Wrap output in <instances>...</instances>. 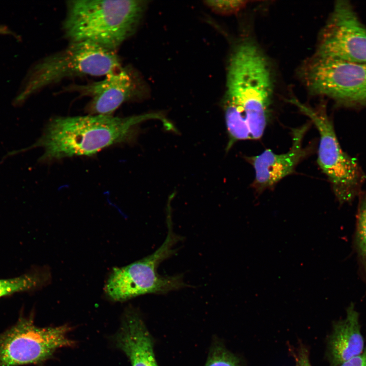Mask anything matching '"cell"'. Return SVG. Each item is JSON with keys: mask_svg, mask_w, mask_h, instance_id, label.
<instances>
[{"mask_svg": "<svg viewBox=\"0 0 366 366\" xmlns=\"http://www.w3.org/2000/svg\"><path fill=\"white\" fill-rule=\"evenodd\" d=\"M157 119L168 120L158 113L120 117L91 115L56 116L46 125L33 145L43 148L40 160L49 162L75 156H90L111 145L133 140L139 124Z\"/></svg>", "mask_w": 366, "mask_h": 366, "instance_id": "obj_1", "label": "cell"}, {"mask_svg": "<svg viewBox=\"0 0 366 366\" xmlns=\"http://www.w3.org/2000/svg\"><path fill=\"white\" fill-rule=\"evenodd\" d=\"M224 111L246 125L251 139L263 135L269 117L273 93L267 60L257 45L245 40L234 49L228 64Z\"/></svg>", "mask_w": 366, "mask_h": 366, "instance_id": "obj_2", "label": "cell"}, {"mask_svg": "<svg viewBox=\"0 0 366 366\" xmlns=\"http://www.w3.org/2000/svg\"><path fill=\"white\" fill-rule=\"evenodd\" d=\"M146 2L70 0L62 23L69 42H88L116 51L136 29Z\"/></svg>", "mask_w": 366, "mask_h": 366, "instance_id": "obj_3", "label": "cell"}, {"mask_svg": "<svg viewBox=\"0 0 366 366\" xmlns=\"http://www.w3.org/2000/svg\"><path fill=\"white\" fill-rule=\"evenodd\" d=\"M121 67L116 51L88 42H69L34 66L17 101L67 78L106 76Z\"/></svg>", "mask_w": 366, "mask_h": 366, "instance_id": "obj_4", "label": "cell"}, {"mask_svg": "<svg viewBox=\"0 0 366 366\" xmlns=\"http://www.w3.org/2000/svg\"><path fill=\"white\" fill-rule=\"evenodd\" d=\"M170 203L167 209V235L161 246L151 254L121 267H114L104 287L106 295L112 300L123 301L146 294H164L191 287L181 274L162 276L157 271L159 264L173 255V249L181 239L173 229Z\"/></svg>", "mask_w": 366, "mask_h": 366, "instance_id": "obj_5", "label": "cell"}, {"mask_svg": "<svg viewBox=\"0 0 366 366\" xmlns=\"http://www.w3.org/2000/svg\"><path fill=\"white\" fill-rule=\"evenodd\" d=\"M300 75L314 94L345 106L366 105V64L314 54L301 66Z\"/></svg>", "mask_w": 366, "mask_h": 366, "instance_id": "obj_6", "label": "cell"}, {"mask_svg": "<svg viewBox=\"0 0 366 366\" xmlns=\"http://www.w3.org/2000/svg\"><path fill=\"white\" fill-rule=\"evenodd\" d=\"M68 325L39 327L32 318L21 317L0 333V366L38 364L51 357L57 350L72 346Z\"/></svg>", "mask_w": 366, "mask_h": 366, "instance_id": "obj_7", "label": "cell"}, {"mask_svg": "<svg viewBox=\"0 0 366 366\" xmlns=\"http://www.w3.org/2000/svg\"><path fill=\"white\" fill-rule=\"evenodd\" d=\"M298 106L319 132L317 163L328 178L337 199L340 203L351 201L358 195L364 179L358 163L342 150L324 109Z\"/></svg>", "mask_w": 366, "mask_h": 366, "instance_id": "obj_8", "label": "cell"}, {"mask_svg": "<svg viewBox=\"0 0 366 366\" xmlns=\"http://www.w3.org/2000/svg\"><path fill=\"white\" fill-rule=\"evenodd\" d=\"M317 55L366 64V27L347 1H338L319 38Z\"/></svg>", "mask_w": 366, "mask_h": 366, "instance_id": "obj_9", "label": "cell"}, {"mask_svg": "<svg viewBox=\"0 0 366 366\" xmlns=\"http://www.w3.org/2000/svg\"><path fill=\"white\" fill-rule=\"evenodd\" d=\"M69 89L90 98L85 108L89 114L113 115L123 104L137 95L138 85L130 69L122 66L101 80L71 86Z\"/></svg>", "mask_w": 366, "mask_h": 366, "instance_id": "obj_10", "label": "cell"}, {"mask_svg": "<svg viewBox=\"0 0 366 366\" xmlns=\"http://www.w3.org/2000/svg\"><path fill=\"white\" fill-rule=\"evenodd\" d=\"M306 124L292 130V143L286 153L275 154L266 149L258 155L248 158L255 173L253 186L259 192L271 188L292 174L298 163L308 155L309 147H303V139L309 129Z\"/></svg>", "mask_w": 366, "mask_h": 366, "instance_id": "obj_11", "label": "cell"}, {"mask_svg": "<svg viewBox=\"0 0 366 366\" xmlns=\"http://www.w3.org/2000/svg\"><path fill=\"white\" fill-rule=\"evenodd\" d=\"M116 346L129 358L131 366H159L154 341L139 314L126 310L115 337Z\"/></svg>", "mask_w": 366, "mask_h": 366, "instance_id": "obj_12", "label": "cell"}, {"mask_svg": "<svg viewBox=\"0 0 366 366\" xmlns=\"http://www.w3.org/2000/svg\"><path fill=\"white\" fill-rule=\"evenodd\" d=\"M361 334L359 313L351 303L346 310L345 317L334 323L328 342L330 366H340L358 355L364 348Z\"/></svg>", "mask_w": 366, "mask_h": 366, "instance_id": "obj_13", "label": "cell"}, {"mask_svg": "<svg viewBox=\"0 0 366 366\" xmlns=\"http://www.w3.org/2000/svg\"><path fill=\"white\" fill-rule=\"evenodd\" d=\"M50 278L49 272L44 270L12 278L0 279V298L37 289L47 282Z\"/></svg>", "mask_w": 366, "mask_h": 366, "instance_id": "obj_14", "label": "cell"}, {"mask_svg": "<svg viewBox=\"0 0 366 366\" xmlns=\"http://www.w3.org/2000/svg\"><path fill=\"white\" fill-rule=\"evenodd\" d=\"M356 241L359 255L366 267V193L362 196L358 206Z\"/></svg>", "mask_w": 366, "mask_h": 366, "instance_id": "obj_15", "label": "cell"}, {"mask_svg": "<svg viewBox=\"0 0 366 366\" xmlns=\"http://www.w3.org/2000/svg\"><path fill=\"white\" fill-rule=\"evenodd\" d=\"M205 366H239V365L236 357L223 346L218 343L212 347Z\"/></svg>", "mask_w": 366, "mask_h": 366, "instance_id": "obj_16", "label": "cell"}, {"mask_svg": "<svg viewBox=\"0 0 366 366\" xmlns=\"http://www.w3.org/2000/svg\"><path fill=\"white\" fill-rule=\"evenodd\" d=\"M250 2L248 1H207L205 4L217 14L229 15L243 9Z\"/></svg>", "mask_w": 366, "mask_h": 366, "instance_id": "obj_17", "label": "cell"}, {"mask_svg": "<svg viewBox=\"0 0 366 366\" xmlns=\"http://www.w3.org/2000/svg\"><path fill=\"white\" fill-rule=\"evenodd\" d=\"M340 366H366V343L362 353L345 362Z\"/></svg>", "mask_w": 366, "mask_h": 366, "instance_id": "obj_18", "label": "cell"}, {"mask_svg": "<svg viewBox=\"0 0 366 366\" xmlns=\"http://www.w3.org/2000/svg\"><path fill=\"white\" fill-rule=\"evenodd\" d=\"M295 366H312L309 356L308 351L304 348H301L295 356Z\"/></svg>", "mask_w": 366, "mask_h": 366, "instance_id": "obj_19", "label": "cell"}, {"mask_svg": "<svg viewBox=\"0 0 366 366\" xmlns=\"http://www.w3.org/2000/svg\"><path fill=\"white\" fill-rule=\"evenodd\" d=\"M8 33V30L4 27L0 26V34Z\"/></svg>", "mask_w": 366, "mask_h": 366, "instance_id": "obj_20", "label": "cell"}]
</instances>
